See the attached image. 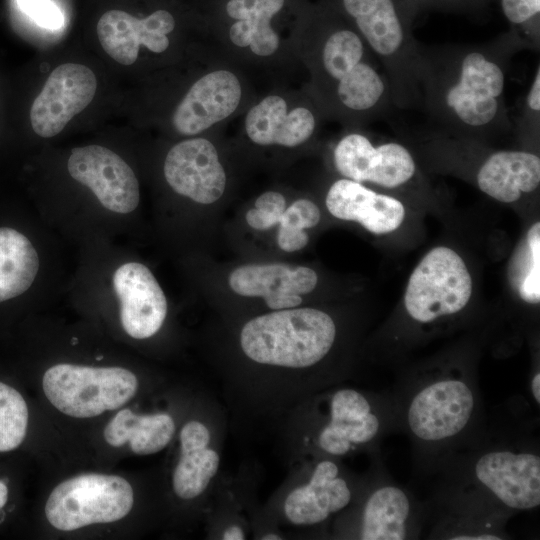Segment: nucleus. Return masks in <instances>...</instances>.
Masks as SVG:
<instances>
[{"label":"nucleus","mask_w":540,"mask_h":540,"mask_svg":"<svg viewBox=\"0 0 540 540\" xmlns=\"http://www.w3.org/2000/svg\"><path fill=\"white\" fill-rule=\"evenodd\" d=\"M211 435L200 421H189L180 432V458L174 469L172 486L184 500L200 496L216 475L220 456L208 447Z\"/></svg>","instance_id":"24"},{"label":"nucleus","mask_w":540,"mask_h":540,"mask_svg":"<svg viewBox=\"0 0 540 540\" xmlns=\"http://www.w3.org/2000/svg\"><path fill=\"white\" fill-rule=\"evenodd\" d=\"M353 537L361 540L418 539L428 520L426 502L398 484L380 453L358 486Z\"/></svg>","instance_id":"7"},{"label":"nucleus","mask_w":540,"mask_h":540,"mask_svg":"<svg viewBox=\"0 0 540 540\" xmlns=\"http://www.w3.org/2000/svg\"><path fill=\"white\" fill-rule=\"evenodd\" d=\"M7 499H8V488L5 485V483L0 481V509L5 505V503L7 502Z\"/></svg>","instance_id":"37"},{"label":"nucleus","mask_w":540,"mask_h":540,"mask_svg":"<svg viewBox=\"0 0 540 540\" xmlns=\"http://www.w3.org/2000/svg\"><path fill=\"white\" fill-rule=\"evenodd\" d=\"M474 367L432 364L400 375L392 390L398 432L411 444L416 473L434 476L488 429Z\"/></svg>","instance_id":"2"},{"label":"nucleus","mask_w":540,"mask_h":540,"mask_svg":"<svg viewBox=\"0 0 540 540\" xmlns=\"http://www.w3.org/2000/svg\"><path fill=\"white\" fill-rule=\"evenodd\" d=\"M174 432V420L167 413L138 415L122 409L106 425L104 438L111 446L128 443L133 453L150 455L164 449Z\"/></svg>","instance_id":"25"},{"label":"nucleus","mask_w":540,"mask_h":540,"mask_svg":"<svg viewBox=\"0 0 540 540\" xmlns=\"http://www.w3.org/2000/svg\"><path fill=\"white\" fill-rule=\"evenodd\" d=\"M241 98L237 77L225 70L211 72L188 90L172 115L181 135H195L231 115Z\"/></svg>","instance_id":"20"},{"label":"nucleus","mask_w":540,"mask_h":540,"mask_svg":"<svg viewBox=\"0 0 540 540\" xmlns=\"http://www.w3.org/2000/svg\"><path fill=\"white\" fill-rule=\"evenodd\" d=\"M325 202L334 217L358 222L374 234L396 230L405 216V208L398 199L347 178L330 186Z\"/></svg>","instance_id":"21"},{"label":"nucleus","mask_w":540,"mask_h":540,"mask_svg":"<svg viewBox=\"0 0 540 540\" xmlns=\"http://www.w3.org/2000/svg\"><path fill=\"white\" fill-rule=\"evenodd\" d=\"M113 287L125 332L135 339L156 334L167 315V300L152 272L138 262L124 263L113 274Z\"/></svg>","instance_id":"18"},{"label":"nucleus","mask_w":540,"mask_h":540,"mask_svg":"<svg viewBox=\"0 0 540 540\" xmlns=\"http://www.w3.org/2000/svg\"><path fill=\"white\" fill-rule=\"evenodd\" d=\"M540 66L537 65L531 85L524 98L516 126L533 135L538 134L540 126Z\"/></svg>","instance_id":"33"},{"label":"nucleus","mask_w":540,"mask_h":540,"mask_svg":"<svg viewBox=\"0 0 540 540\" xmlns=\"http://www.w3.org/2000/svg\"><path fill=\"white\" fill-rule=\"evenodd\" d=\"M164 176L176 193L200 204L217 201L226 186V174L217 150L204 138L174 145L164 161Z\"/></svg>","instance_id":"17"},{"label":"nucleus","mask_w":540,"mask_h":540,"mask_svg":"<svg viewBox=\"0 0 540 540\" xmlns=\"http://www.w3.org/2000/svg\"><path fill=\"white\" fill-rule=\"evenodd\" d=\"M529 424V423H528ZM528 424L488 429L435 476L474 489L511 515L540 506V453Z\"/></svg>","instance_id":"3"},{"label":"nucleus","mask_w":540,"mask_h":540,"mask_svg":"<svg viewBox=\"0 0 540 540\" xmlns=\"http://www.w3.org/2000/svg\"><path fill=\"white\" fill-rule=\"evenodd\" d=\"M67 170L108 210L127 214L137 208L138 179L129 164L111 149L97 144L76 147L68 157Z\"/></svg>","instance_id":"14"},{"label":"nucleus","mask_w":540,"mask_h":540,"mask_svg":"<svg viewBox=\"0 0 540 540\" xmlns=\"http://www.w3.org/2000/svg\"><path fill=\"white\" fill-rule=\"evenodd\" d=\"M355 486L336 460L316 462L308 481L293 489L284 501L287 519L297 526H316L344 511L355 497Z\"/></svg>","instance_id":"16"},{"label":"nucleus","mask_w":540,"mask_h":540,"mask_svg":"<svg viewBox=\"0 0 540 540\" xmlns=\"http://www.w3.org/2000/svg\"><path fill=\"white\" fill-rule=\"evenodd\" d=\"M133 489L116 475L83 474L67 479L51 492L45 515L58 530L72 531L125 517L133 506Z\"/></svg>","instance_id":"9"},{"label":"nucleus","mask_w":540,"mask_h":540,"mask_svg":"<svg viewBox=\"0 0 540 540\" xmlns=\"http://www.w3.org/2000/svg\"><path fill=\"white\" fill-rule=\"evenodd\" d=\"M343 6L382 65L395 107H421L423 45L413 38L394 0H343Z\"/></svg>","instance_id":"5"},{"label":"nucleus","mask_w":540,"mask_h":540,"mask_svg":"<svg viewBox=\"0 0 540 540\" xmlns=\"http://www.w3.org/2000/svg\"><path fill=\"white\" fill-rule=\"evenodd\" d=\"M429 539H509L506 525L513 515L478 491L439 480L426 501Z\"/></svg>","instance_id":"11"},{"label":"nucleus","mask_w":540,"mask_h":540,"mask_svg":"<svg viewBox=\"0 0 540 540\" xmlns=\"http://www.w3.org/2000/svg\"><path fill=\"white\" fill-rule=\"evenodd\" d=\"M336 337L337 327L329 314L294 307L249 320L241 330L240 346L258 364L303 369L320 364Z\"/></svg>","instance_id":"4"},{"label":"nucleus","mask_w":540,"mask_h":540,"mask_svg":"<svg viewBox=\"0 0 540 540\" xmlns=\"http://www.w3.org/2000/svg\"><path fill=\"white\" fill-rule=\"evenodd\" d=\"M324 400L325 410L316 429L315 445L327 457H344L356 451L378 454L384 438L398 432L390 391L340 388Z\"/></svg>","instance_id":"6"},{"label":"nucleus","mask_w":540,"mask_h":540,"mask_svg":"<svg viewBox=\"0 0 540 540\" xmlns=\"http://www.w3.org/2000/svg\"><path fill=\"white\" fill-rule=\"evenodd\" d=\"M174 27V17L166 10L139 18L112 9L99 18L96 34L101 48L112 60L130 66L138 59L142 47L154 53L164 52L170 44L168 34Z\"/></svg>","instance_id":"15"},{"label":"nucleus","mask_w":540,"mask_h":540,"mask_svg":"<svg viewBox=\"0 0 540 540\" xmlns=\"http://www.w3.org/2000/svg\"><path fill=\"white\" fill-rule=\"evenodd\" d=\"M512 289L525 302L540 301V223H534L513 252L508 266Z\"/></svg>","instance_id":"28"},{"label":"nucleus","mask_w":540,"mask_h":540,"mask_svg":"<svg viewBox=\"0 0 540 540\" xmlns=\"http://www.w3.org/2000/svg\"><path fill=\"white\" fill-rule=\"evenodd\" d=\"M97 88L96 74L87 65L65 62L55 67L30 108L34 133L44 139L60 134L92 103Z\"/></svg>","instance_id":"12"},{"label":"nucleus","mask_w":540,"mask_h":540,"mask_svg":"<svg viewBox=\"0 0 540 540\" xmlns=\"http://www.w3.org/2000/svg\"><path fill=\"white\" fill-rule=\"evenodd\" d=\"M261 539H263V540H281L282 538L279 537V535H277V534L268 533V534L263 535L261 537Z\"/></svg>","instance_id":"38"},{"label":"nucleus","mask_w":540,"mask_h":540,"mask_svg":"<svg viewBox=\"0 0 540 540\" xmlns=\"http://www.w3.org/2000/svg\"><path fill=\"white\" fill-rule=\"evenodd\" d=\"M506 18L514 25L522 26L540 13V0H501Z\"/></svg>","instance_id":"35"},{"label":"nucleus","mask_w":540,"mask_h":540,"mask_svg":"<svg viewBox=\"0 0 540 540\" xmlns=\"http://www.w3.org/2000/svg\"><path fill=\"white\" fill-rule=\"evenodd\" d=\"M223 540H244L245 533L239 526L233 525L228 527L222 534Z\"/></svg>","instance_id":"36"},{"label":"nucleus","mask_w":540,"mask_h":540,"mask_svg":"<svg viewBox=\"0 0 540 540\" xmlns=\"http://www.w3.org/2000/svg\"><path fill=\"white\" fill-rule=\"evenodd\" d=\"M320 221V210L308 199H298L283 212L277 234L278 246L286 252L304 248L308 243L306 228L316 226Z\"/></svg>","instance_id":"30"},{"label":"nucleus","mask_w":540,"mask_h":540,"mask_svg":"<svg viewBox=\"0 0 540 540\" xmlns=\"http://www.w3.org/2000/svg\"><path fill=\"white\" fill-rule=\"evenodd\" d=\"M23 13L38 25L47 29H58L62 26L63 15L51 0H17Z\"/></svg>","instance_id":"34"},{"label":"nucleus","mask_w":540,"mask_h":540,"mask_svg":"<svg viewBox=\"0 0 540 540\" xmlns=\"http://www.w3.org/2000/svg\"><path fill=\"white\" fill-rule=\"evenodd\" d=\"M316 126L314 114L305 107L287 112L285 100L268 96L248 112L245 129L252 142L259 145L298 146L307 141Z\"/></svg>","instance_id":"23"},{"label":"nucleus","mask_w":540,"mask_h":540,"mask_svg":"<svg viewBox=\"0 0 540 540\" xmlns=\"http://www.w3.org/2000/svg\"><path fill=\"white\" fill-rule=\"evenodd\" d=\"M286 209V201L281 193L268 191L255 201V207L246 213V222L256 230H267L278 224Z\"/></svg>","instance_id":"32"},{"label":"nucleus","mask_w":540,"mask_h":540,"mask_svg":"<svg viewBox=\"0 0 540 540\" xmlns=\"http://www.w3.org/2000/svg\"><path fill=\"white\" fill-rule=\"evenodd\" d=\"M317 274L308 267L286 264H247L229 276L230 288L238 295L263 297L273 310L294 308L302 303L300 295L314 290Z\"/></svg>","instance_id":"19"},{"label":"nucleus","mask_w":540,"mask_h":540,"mask_svg":"<svg viewBox=\"0 0 540 540\" xmlns=\"http://www.w3.org/2000/svg\"><path fill=\"white\" fill-rule=\"evenodd\" d=\"M283 5L284 0H230L227 13L237 20L229 31L231 41L239 47L249 46L259 56L273 54L279 38L270 22Z\"/></svg>","instance_id":"26"},{"label":"nucleus","mask_w":540,"mask_h":540,"mask_svg":"<svg viewBox=\"0 0 540 540\" xmlns=\"http://www.w3.org/2000/svg\"><path fill=\"white\" fill-rule=\"evenodd\" d=\"M39 270V257L31 241L10 227H0V302L27 291Z\"/></svg>","instance_id":"27"},{"label":"nucleus","mask_w":540,"mask_h":540,"mask_svg":"<svg viewBox=\"0 0 540 540\" xmlns=\"http://www.w3.org/2000/svg\"><path fill=\"white\" fill-rule=\"evenodd\" d=\"M28 408L22 395L0 382V452L16 449L24 440Z\"/></svg>","instance_id":"31"},{"label":"nucleus","mask_w":540,"mask_h":540,"mask_svg":"<svg viewBox=\"0 0 540 540\" xmlns=\"http://www.w3.org/2000/svg\"><path fill=\"white\" fill-rule=\"evenodd\" d=\"M523 49L517 34L489 43L422 46L421 107L438 126L463 138L508 130L506 77L512 57Z\"/></svg>","instance_id":"1"},{"label":"nucleus","mask_w":540,"mask_h":540,"mask_svg":"<svg viewBox=\"0 0 540 540\" xmlns=\"http://www.w3.org/2000/svg\"><path fill=\"white\" fill-rule=\"evenodd\" d=\"M333 160L336 170L345 178L386 189L409 183L417 172L415 160L404 145L394 141L374 144L358 132L349 133L338 141Z\"/></svg>","instance_id":"13"},{"label":"nucleus","mask_w":540,"mask_h":540,"mask_svg":"<svg viewBox=\"0 0 540 540\" xmlns=\"http://www.w3.org/2000/svg\"><path fill=\"white\" fill-rule=\"evenodd\" d=\"M43 391L62 413L76 418L95 417L115 410L134 397L138 380L122 367L57 364L43 376Z\"/></svg>","instance_id":"8"},{"label":"nucleus","mask_w":540,"mask_h":540,"mask_svg":"<svg viewBox=\"0 0 540 540\" xmlns=\"http://www.w3.org/2000/svg\"><path fill=\"white\" fill-rule=\"evenodd\" d=\"M367 44L362 37L350 29H339L331 33L321 49V64L325 74L334 81L335 90L363 63L370 59Z\"/></svg>","instance_id":"29"},{"label":"nucleus","mask_w":540,"mask_h":540,"mask_svg":"<svg viewBox=\"0 0 540 540\" xmlns=\"http://www.w3.org/2000/svg\"><path fill=\"white\" fill-rule=\"evenodd\" d=\"M472 294V280L463 259L444 246L433 248L412 272L404 296L405 310L420 325L462 311Z\"/></svg>","instance_id":"10"},{"label":"nucleus","mask_w":540,"mask_h":540,"mask_svg":"<svg viewBox=\"0 0 540 540\" xmlns=\"http://www.w3.org/2000/svg\"><path fill=\"white\" fill-rule=\"evenodd\" d=\"M478 188L503 203L518 201L540 184V158L524 150H499L488 154L476 172Z\"/></svg>","instance_id":"22"}]
</instances>
